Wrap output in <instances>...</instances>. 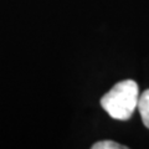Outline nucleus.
<instances>
[{
    "label": "nucleus",
    "mask_w": 149,
    "mask_h": 149,
    "mask_svg": "<svg viewBox=\"0 0 149 149\" xmlns=\"http://www.w3.org/2000/svg\"><path fill=\"white\" fill-rule=\"evenodd\" d=\"M139 96L137 82L124 80L116 83L113 88L102 97L101 106L112 118L128 120L138 108Z\"/></svg>",
    "instance_id": "1"
},
{
    "label": "nucleus",
    "mask_w": 149,
    "mask_h": 149,
    "mask_svg": "<svg viewBox=\"0 0 149 149\" xmlns=\"http://www.w3.org/2000/svg\"><path fill=\"white\" fill-rule=\"evenodd\" d=\"M138 111L141 113V117L144 125L149 129V90L144 91L139 96L138 101Z\"/></svg>",
    "instance_id": "2"
},
{
    "label": "nucleus",
    "mask_w": 149,
    "mask_h": 149,
    "mask_svg": "<svg viewBox=\"0 0 149 149\" xmlns=\"http://www.w3.org/2000/svg\"><path fill=\"white\" fill-rule=\"evenodd\" d=\"M92 149H127V147L120 146V144L112 142V141H102V142H97L93 144Z\"/></svg>",
    "instance_id": "3"
}]
</instances>
